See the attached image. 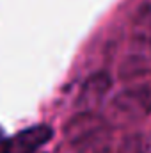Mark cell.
Wrapping results in <instances>:
<instances>
[{
  "label": "cell",
  "mask_w": 151,
  "mask_h": 153,
  "mask_svg": "<svg viewBox=\"0 0 151 153\" xmlns=\"http://www.w3.org/2000/svg\"><path fill=\"white\" fill-rule=\"evenodd\" d=\"M53 135L48 125H34L18 135L11 137V153H36Z\"/></svg>",
  "instance_id": "6da1fadb"
},
{
  "label": "cell",
  "mask_w": 151,
  "mask_h": 153,
  "mask_svg": "<svg viewBox=\"0 0 151 153\" xmlns=\"http://www.w3.org/2000/svg\"><path fill=\"white\" fill-rule=\"evenodd\" d=\"M0 153H11V137L0 130Z\"/></svg>",
  "instance_id": "7a4b0ae2"
}]
</instances>
